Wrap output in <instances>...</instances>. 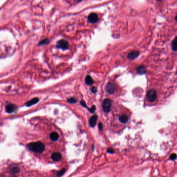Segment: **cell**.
Segmentation results:
<instances>
[{
    "label": "cell",
    "instance_id": "6da1fadb",
    "mask_svg": "<svg viewBox=\"0 0 177 177\" xmlns=\"http://www.w3.org/2000/svg\"><path fill=\"white\" fill-rule=\"evenodd\" d=\"M28 149L37 153H42L45 149V146L40 142L30 143L27 145Z\"/></svg>",
    "mask_w": 177,
    "mask_h": 177
},
{
    "label": "cell",
    "instance_id": "7a4b0ae2",
    "mask_svg": "<svg viewBox=\"0 0 177 177\" xmlns=\"http://www.w3.org/2000/svg\"><path fill=\"white\" fill-rule=\"evenodd\" d=\"M112 105V101L110 99H105L103 102L102 108L103 110L105 112L108 113L110 112Z\"/></svg>",
    "mask_w": 177,
    "mask_h": 177
},
{
    "label": "cell",
    "instance_id": "3957f363",
    "mask_svg": "<svg viewBox=\"0 0 177 177\" xmlns=\"http://www.w3.org/2000/svg\"><path fill=\"white\" fill-rule=\"evenodd\" d=\"M69 43L64 39H61L57 42V47L62 50L68 49L69 48Z\"/></svg>",
    "mask_w": 177,
    "mask_h": 177
},
{
    "label": "cell",
    "instance_id": "277c9868",
    "mask_svg": "<svg viewBox=\"0 0 177 177\" xmlns=\"http://www.w3.org/2000/svg\"><path fill=\"white\" fill-rule=\"evenodd\" d=\"M157 97V94L156 91L154 90H151L147 92V98L149 101L151 102H154L155 101Z\"/></svg>",
    "mask_w": 177,
    "mask_h": 177
},
{
    "label": "cell",
    "instance_id": "5b68a950",
    "mask_svg": "<svg viewBox=\"0 0 177 177\" xmlns=\"http://www.w3.org/2000/svg\"><path fill=\"white\" fill-rule=\"evenodd\" d=\"M105 90L109 94H113L116 90V86L114 83L109 82L106 86Z\"/></svg>",
    "mask_w": 177,
    "mask_h": 177
},
{
    "label": "cell",
    "instance_id": "8992f818",
    "mask_svg": "<svg viewBox=\"0 0 177 177\" xmlns=\"http://www.w3.org/2000/svg\"><path fill=\"white\" fill-rule=\"evenodd\" d=\"M99 17L98 15L96 13H91L88 16V21L91 23H96L98 21Z\"/></svg>",
    "mask_w": 177,
    "mask_h": 177
},
{
    "label": "cell",
    "instance_id": "52a82bcc",
    "mask_svg": "<svg viewBox=\"0 0 177 177\" xmlns=\"http://www.w3.org/2000/svg\"><path fill=\"white\" fill-rule=\"evenodd\" d=\"M17 109V107L15 105L12 104H7L5 107V110L7 113H13Z\"/></svg>",
    "mask_w": 177,
    "mask_h": 177
},
{
    "label": "cell",
    "instance_id": "ba28073f",
    "mask_svg": "<svg viewBox=\"0 0 177 177\" xmlns=\"http://www.w3.org/2000/svg\"><path fill=\"white\" fill-rule=\"evenodd\" d=\"M139 55V52L138 51H133L128 54V59L129 60H134L137 58Z\"/></svg>",
    "mask_w": 177,
    "mask_h": 177
},
{
    "label": "cell",
    "instance_id": "9c48e42d",
    "mask_svg": "<svg viewBox=\"0 0 177 177\" xmlns=\"http://www.w3.org/2000/svg\"><path fill=\"white\" fill-rule=\"evenodd\" d=\"M97 120H98V116L97 115H94L93 116H92L89 120V123L90 126L92 127H94L96 125V124Z\"/></svg>",
    "mask_w": 177,
    "mask_h": 177
},
{
    "label": "cell",
    "instance_id": "30bf717a",
    "mask_svg": "<svg viewBox=\"0 0 177 177\" xmlns=\"http://www.w3.org/2000/svg\"><path fill=\"white\" fill-rule=\"evenodd\" d=\"M61 154L59 152H54L51 155V158L54 161H59L61 158Z\"/></svg>",
    "mask_w": 177,
    "mask_h": 177
},
{
    "label": "cell",
    "instance_id": "8fae6325",
    "mask_svg": "<svg viewBox=\"0 0 177 177\" xmlns=\"http://www.w3.org/2000/svg\"><path fill=\"white\" fill-rule=\"evenodd\" d=\"M146 68L145 66L143 65H141L140 66H138L137 68V73L139 74H140V75L145 74L146 73Z\"/></svg>",
    "mask_w": 177,
    "mask_h": 177
},
{
    "label": "cell",
    "instance_id": "7c38bea8",
    "mask_svg": "<svg viewBox=\"0 0 177 177\" xmlns=\"http://www.w3.org/2000/svg\"><path fill=\"white\" fill-rule=\"evenodd\" d=\"M39 101V99L37 97H35L34 98H32L31 100L29 101L28 102H27L25 103V105L29 107V106H31L35 104H36L37 103H38Z\"/></svg>",
    "mask_w": 177,
    "mask_h": 177
},
{
    "label": "cell",
    "instance_id": "4fadbf2b",
    "mask_svg": "<svg viewBox=\"0 0 177 177\" xmlns=\"http://www.w3.org/2000/svg\"><path fill=\"white\" fill-rule=\"evenodd\" d=\"M128 120H129L128 117L125 115L120 116V118H119V120L122 123H124V124L126 123L128 121Z\"/></svg>",
    "mask_w": 177,
    "mask_h": 177
},
{
    "label": "cell",
    "instance_id": "5bb4252c",
    "mask_svg": "<svg viewBox=\"0 0 177 177\" xmlns=\"http://www.w3.org/2000/svg\"><path fill=\"white\" fill-rule=\"evenodd\" d=\"M59 138V135L56 132L51 133L50 135V138L53 141H56Z\"/></svg>",
    "mask_w": 177,
    "mask_h": 177
},
{
    "label": "cell",
    "instance_id": "9a60e30c",
    "mask_svg": "<svg viewBox=\"0 0 177 177\" xmlns=\"http://www.w3.org/2000/svg\"><path fill=\"white\" fill-rule=\"evenodd\" d=\"M85 82H86V83L87 84H88V85L90 86L94 83V80L90 76L88 75L86 77Z\"/></svg>",
    "mask_w": 177,
    "mask_h": 177
},
{
    "label": "cell",
    "instance_id": "2e32d148",
    "mask_svg": "<svg viewBox=\"0 0 177 177\" xmlns=\"http://www.w3.org/2000/svg\"><path fill=\"white\" fill-rule=\"evenodd\" d=\"M172 49L174 51H177V37L175 38L172 42Z\"/></svg>",
    "mask_w": 177,
    "mask_h": 177
},
{
    "label": "cell",
    "instance_id": "e0dca14e",
    "mask_svg": "<svg viewBox=\"0 0 177 177\" xmlns=\"http://www.w3.org/2000/svg\"><path fill=\"white\" fill-rule=\"evenodd\" d=\"M49 43V40L48 38H45L43 40H42L39 43V46H42L44 45H47Z\"/></svg>",
    "mask_w": 177,
    "mask_h": 177
},
{
    "label": "cell",
    "instance_id": "ac0fdd59",
    "mask_svg": "<svg viewBox=\"0 0 177 177\" xmlns=\"http://www.w3.org/2000/svg\"><path fill=\"white\" fill-rule=\"evenodd\" d=\"M67 102L69 103H71V104H74L77 102V99L74 97H71L67 99Z\"/></svg>",
    "mask_w": 177,
    "mask_h": 177
},
{
    "label": "cell",
    "instance_id": "d6986e66",
    "mask_svg": "<svg viewBox=\"0 0 177 177\" xmlns=\"http://www.w3.org/2000/svg\"><path fill=\"white\" fill-rule=\"evenodd\" d=\"M65 169H62V170H60V171H59L58 172V174H57V176H62V175H63L64 174V173L65 172Z\"/></svg>",
    "mask_w": 177,
    "mask_h": 177
},
{
    "label": "cell",
    "instance_id": "ffe728a7",
    "mask_svg": "<svg viewBox=\"0 0 177 177\" xmlns=\"http://www.w3.org/2000/svg\"><path fill=\"white\" fill-rule=\"evenodd\" d=\"M12 171L13 173H17L19 171V168L18 167H14L12 169Z\"/></svg>",
    "mask_w": 177,
    "mask_h": 177
},
{
    "label": "cell",
    "instance_id": "44dd1931",
    "mask_svg": "<svg viewBox=\"0 0 177 177\" xmlns=\"http://www.w3.org/2000/svg\"><path fill=\"white\" fill-rule=\"evenodd\" d=\"M96 109V106H92V107L89 109V111L91 113H94Z\"/></svg>",
    "mask_w": 177,
    "mask_h": 177
},
{
    "label": "cell",
    "instance_id": "7402d4cb",
    "mask_svg": "<svg viewBox=\"0 0 177 177\" xmlns=\"http://www.w3.org/2000/svg\"><path fill=\"white\" fill-rule=\"evenodd\" d=\"M177 158V155L175 153L172 154L170 156V159L171 160H174Z\"/></svg>",
    "mask_w": 177,
    "mask_h": 177
},
{
    "label": "cell",
    "instance_id": "603a6c76",
    "mask_svg": "<svg viewBox=\"0 0 177 177\" xmlns=\"http://www.w3.org/2000/svg\"><path fill=\"white\" fill-rule=\"evenodd\" d=\"M80 104H81V105H82V106H83V107H86V108H87L88 109H89V108H88V107H87V106H86V104H85V102L84 101H81V102H80Z\"/></svg>",
    "mask_w": 177,
    "mask_h": 177
},
{
    "label": "cell",
    "instance_id": "cb8c5ba5",
    "mask_svg": "<svg viewBox=\"0 0 177 177\" xmlns=\"http://www.w3.org/2000/svg\"><path fill=\"white\" fill-rule=\"evenodd\" d=\"M91 91L92 92H93L94 93H96L97 92V91L96 88L95 87H92L91 88Z\"/></svg>",
    "mask_w": 177,
    "mask_h": 177
},
{
    "label": "cell",
    "instance_id": "d4e9b609",
    "mask_svg": "<svg viewBox=\"0 0 177 177\" xmlns=\"http://www.w3.org/2000/svg\"><path fill=\"white\" fill-rule=\"evenodd\" d=\"M107 152L109 153H113L114 152V151L112 148H109L108 150H107Z\"/></svg>",
    "mask_w": 177,
    "mask_h": 177
},
{
    "label": "cell",
    "instance_id": "484cf974",
    "mask_svg": "<svg viewBox=\"0 0 177 177\" xmlns=\"http://www.w3.org/2000/svg\"><path fill=\"white\" fill-rule=\"evenodd\" d=\"M98 127H99V130H102V128H103V125H102V124L101 123V122H100V123H99V124H98Z\"/></svg>",
    "mask_w": 177,
    "mask_h": 177
},
{
    "label": "cell",
    "instance_id": "4316f807",
    "mask_svg": "<svg viewBox=\"0 0 177 177\" xmlns=\"http://www.w3.org/2000/svg\"><path fill=\"white\" fill-rule=\"evenodd\" d=\"M175 20L177 21V15L176 16V18H175Z\"/></svg>",
    "mask_w": 177,
    "mask_h": 177
},
{
    "label": "cell",
    "instance_id": "83f0119b",
    "mask_svg": "<svg viewBox=\"0 0 177 177\" xmlns=\"http://www.w3.org/2000/svg\"><path fill=\"white\" fill-rule=\"evenodd\" d=\"M76 1L77 2H80V1H82V0H76Z\"/></svg>",
    "mask_w": 177,
    "mask_h": 177
},
{
    "label": "cell",
    "instance_id": "f1b7e54d",
    "mask_svg": "<svg viewBox=\"0 0 177 177\" xmlns=\"http://www.w3.org/2000/svg\"><path fill=\"white\" fill-rule=\"evenodd\" d=\"M16 177V176H13V177Z\"/></svg>",
    "mask_w": 177,
    "mask_h": 177
},
{
    "label": "cell",
    "instance_id": "f546056e",
    "mask_svg": "<svg viewBox=\"0 0 177 177\" xmlns=\"http://www.w3.org/2000/svg\"><path fill=\"white\" fill-rule=\"evenodd\" d=\"M156 1H161V0H156Z\"/></svg>",
    "mask_w": 177,
    "mask_h": 177
}]
</instances>
